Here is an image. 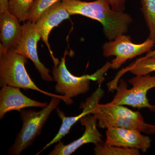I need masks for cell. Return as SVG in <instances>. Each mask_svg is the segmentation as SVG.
Masks as SVG:
<instances>
[{
	"label": "cell",
	"mask_w": 155,
	"mask_h": 155,
	"mask_svg": "<svg viewBox=\"0 0 155 155\" xmlns=\"http://www.w3.org/2000/svg\"><path fill=\"white\" fill-rule=\"evenodd\" d=\"M144 57L145 58H152L155 59V49L151 50L148 52L146 53V54Z\"/></svg>",
	"instance_id": "obj_22"
},
{
	"label": "cell",
	"mask_w": 155,
	"mask_h": 155,
	"mask_svg": "<svg viewBox=\"0 0 155 155\" xmlns=\"http://www.w3.org/2000/svg\"><path fill=\"white\" fill-rule=\"evenodd\" d=\"M70 16L62 0H60L47 9L35 23L37 30L40 35L42 40L47 47L54 65H58L60 61L54 56L51 49L48 41L49 35L53 28L64 20L69 19Z\"/></svg>",
	"instance_id": "obj_10"
},
{
	"label": "cell",
	"mask_w": 155,
	"mask_h": 155,
	"mask_svg": "<svg viewBox=\"0 0 155 155\" xmlns=\"http://www.w3.org/2000/svg\"><path fill=\"white\" fill-rule=\"evenodd\" d=\"M27 58L16 52L14 49L4 51L0 49V86L9 85L36 91L49 97H57L68 105L73 104L72 99L61 95L53 94L39 88L31 78L25 69Z\"/></svg>",
	"instance_id": "obj_2"
},
{
	"label": "cell",
	"mask_w": 155,
	"mask_h": 155,
	"mask_svg": "<svg viewBox=\"0 0 155 155\" xmlns=\"http://www.w3.org/2000/svg\"><path fill=\"white\" fill-rule=\"evenodd\" d=\"M9 0H0V14L8 11Z\"/></svg>",
	"instance_id": "obj_21"
},
{
	"label": "cell",
	"mask_w": 155,
	"mask_h": 155,
	"mask_svg": "<svg viewBox=\"0 0 155 155\" xmlns=\"http://www.w3.org/2000/svg\"><path fill=\"white\" fill-rule=\"evenodd\" d=\"M122 70L124 74L127 72L135 75L150 74L155 72V59L141 57Z\"/></svg>",
	"instance_id": "obj_15"
},
{
	"label": "cell",
	"mask_w": 155,
	"mask_h": 155,
	"mask_svg": "<svg viewBox=\"0 0 155 155\" xmlns=\"http://www.w3.org/2000/svg\"><path fill=\"white\" fill-rule=\"evenodd\" d=\"M91 114L97 120V125L102 128L118 127L137 130L150 134L151 124L145 122L141 114L122 105L97 104Z\"/></svg>",
	"instance_id": "obj_4"
},
{
	"label": "cell",
	"mask_w": 155,
	"mask_h": 155,
	"mask_svg": "<svg viewBox=\"0 0 155 155\" xmlns=\"http://www.w3.org/2000/svg\"><path fill=\"white\" fill-rule=\"evenodd\" d=\"M141 10L149 31L148 38L155 41V0H140Z\"/></svg>",
	"instance_id": "obj_16"
},
{
	"label": "cell",
	"mask_w": 155,
	"mask_h": 155,
	"mask_svg": "<svg viewBox=\"0 0 155 155\" xmlns=\"http://www.w3.org/2000/svg\"><path fill=\"white\" fill-rule=\"evenodd\" d=\"M22 26V37L14 50L33 62L43 80L48 82L54 81L53 77L50 75L49 69L39 59L37 47L41 37L37 30L35 23L27 21Z\"/></svg>",
	"instance_id": "obj_8"
},
{
	"label": "cell",
	"mask_w": 155,
	"mask_h": 155,
	"mask_svg": "<svg viewBox=\"0 0 155 155\" xmlns=\"http://www.w3.org/2000/svg\"><path fill=\"white\" fill-rule=\"evenodd\" d=\"M103 95L104 91L99 87L89 97L87 98L85 103L81 105L80 108H82L83 110L82 113L77 116L66 117L63 111L61 110L59 108H57L56 109L57 114L62 120V123L61 127L54 138L46 145L36 155L40 154L52 145L61 141L63 137L69 133L72 126L78 120H80L81 118L87 115L91 114L94 107L97 104L99 103L100 100L102 97Z\"/></svg>",
	"instance_id": "obj_13"
},
{
	"label": "cell",
	"mask_w": 155,
	"mask_h": 155,
	"mask_svg": "<svg viewBox=\"0 0 155 155\" xmlns=\"http://www.w3.org/2000/svg\"><path fill=\"white\" fill-rule=\"evenodd\" d=\"M155 129H154V134H155V125L154 127Z\"/></svg>",
	"instance_id": "obj_23"
},
{
	"label": "cell",
	"mask_w": 155,
	"mask_h": 155,
	"mask_svg": "<svg viewBox=\"0 0 155 155\" xmlns=\"http://www.w3.org/2000/svg\"><path fill=\"white\" fill-rule=\"evenodd\" d=\"M60 0H35L28 11L26 21L35 23L42 14Z\"/></svg>",
	"instance_id": "obj_19"
},
{
	"label": "cell",
	"mask_w": 155,
	"mask_h": 155,
	"mask_svg": "<svg viewBox=\"0 0 155 155\" xmlns=\"http://www.w3.org/2000/svg\"><path fill=\"white\" fill-rule=\"evenodd\" d=\"M19 19L9 11L0 14V49H14L22 37V26Z\"/></svg>",
	"instance_id": "obj_14"
},
{
	"label": "cell",
	"mask_w": 155,
	"mask_h": 155,
	"mask_svg": "<svg viewBox=\"0 0 155 155\" xmlns=\"http://www.w3.org/2000/svg\"><path fill=\"white\" fill-rule=\"evenodd\" d=\"M152 140L149 137L143 135L140 131L118 127H109L106 130L107 145L136 149L147 152L150 147Z\"/></svg>",
	"instance_id": "obj_9"
},
{
	"label": "cell",
	"mask_w": 155,
	"mask_h": 155,
	"mask_svg": "<svg viewBox=\"0 0 155 155\" xmlns=\"http://www.w3.org/2000/svg\"><path fill=\"white\" fill-rule=\"evenodd\" d=\"M94 154L96 155H139V150L115 146L107 145L104 143L94 144Z\"/></svg>",
	"instance_id": "obj_17"
},
{
	"label": "cell",
	"mask_w": 155,
	"mask_h": 155,
	"mask_svg": "<svg viewBox=\"0 0 155 155\" xmlns=\"http://www.w3.org/2000/svg\"><path fill=\"white\" fill-rule=\"evenodd\" d=\"M66 54L65 52L58 65H54L52 75L56 82V92L69 98L86 93L89 90L91 80L101 82L103 75L111 68L110 63H107L92 75L75 76L69 72L66 66Z\"/></svg>",
	"instance_id": "obj_5"
},
{
	"label": "cell",
	"mask_w": 155,
	"mask_h": 155,
	"mask_svg": "<svg viewBox=\"0 0 155 155\" xmlns=\"http://www.w3.org/2000/svg\"><path fill=\"white\" fill-rule=\"evenodd\" d=\"M35 0H9L8 11L21 22L27 20L28 11Z\"/></svg>",
	"instance_id": "obj_18"
},
{
	"label": "cell",
	"mask_w": 155,
	"mask_h": 155,
	"mask_svg": "<svg viewBox=\"0 0 155 155\" xmlns=\"http://www.w3.org/2000/svg\"><path fill=\"white\" fill-rule=\"evenodd\" d=\"M61 99L51 97L48 105L40 111L21 110L20 118L22 121L21 130L17 134L14 144L9 149L8 154L19 155L24 150L33 144L41 133L50 114L58 108Z\"/></svg>",
	"instance_id": "obj_3"
},
{
	"label": "cell",
	"mask_w": 155,
	"mask_h": 155,
	"mask_svg": "<svg viewBox=\"0 0 155 155\" xmlns=\"http://www.w3.org/2000/svg\"><path fill=\"white\" fill-rule=\"evenodd\" d=\"M111 8L116 12H123L125 9L126 0H107Z\"/></svg>",
	"instance_id": "obj_20"
},
{
	"label": "cell",
	"mask_w": 155,
	"mask_h": 155,
	"mask_svg": "<svg viewBox=\"0 0 155 155\" xmlns=\"http://www.w3.org/2000/svg\"><path fill=\"white\" fill-rule=\"evenodd\" d=\"M81 125L85 127V130L80 138L67 145L63 142L57 143L54 149L49 153V155H69L87 143L94 144L103 142V135L97 129V120L92 114H89L80 120Z\"/></svg>",
	"instance_id": "obj_11"
},
{
	"label": "cell",
	"mask_w": 155,
	"mask_h": 155,
	"mask_svg": "<svg viewBox=\"0 0 155 155\" xmlns=\"http://www.w3.org/2000/svg\"><path fill=\"white\" fill-rule=\"evenodd\" d=\"M132 87L128 89L125 81H119L116 93L110 102L111 104L127 105L138 109L147 108L155 112V105L151 104L147 97L150 90L155 87V75L150 74L136 75L128 80Z\"/></svg>",
	"instance_id": "obj_6"
},
{
	"label": "cell",
	"mask_w": 155,
	"mask_h": 155,
	"mask_svg": "<svg viewBox=\"0 0 155 155\" xmlns=\"http://www.w3.org/2000/svg\"><path fill=\"white\" fill-rule=\"evenodd\" d=\"M0 91V119H2L7 113L11 111L20 112L26 108H45L48 105L42 103L31 99L25 95L20 88L6 85L1 87Z\"/></svg>",
	"instance_id": "obj_12"
},
{
	"label": "cell",
	"mask_w": 155,
	"mask_h": 155,
	"mask_svg": "<svg viewBox=\"0 0 155 155\" xmlns=\"http://www.w3.org/2000/svg\"><path fill=\"white\" fill-rule=\"evenodd\" d=\"M155 45V41L148 37L141 43L135 44L129 35H121L104 44L103 55L105 58L115 57L110 62L111 68L117 69L128 60L151 51Z\"/></svg>",
	"instance_id": "obj_7"
},
{
	"label": "cell",
	"mask_w": 155,
	"mask_h": 155,
	"mask_svg": "<svg viewBox=\"0 0 155 155\" xmlns=\"http://www.w3.org/2000/svg\"><path fill=\"white\" fill-rule=\"evenodd\" d=\"M70 15H80L97 20L103 25L104 33L109 41L125 34L133 22V19L125 12L114 11L107 0L91 2L81 0H62Z\"/></svg>",
	"instance_id": "obj_1"
}]
</instances>
